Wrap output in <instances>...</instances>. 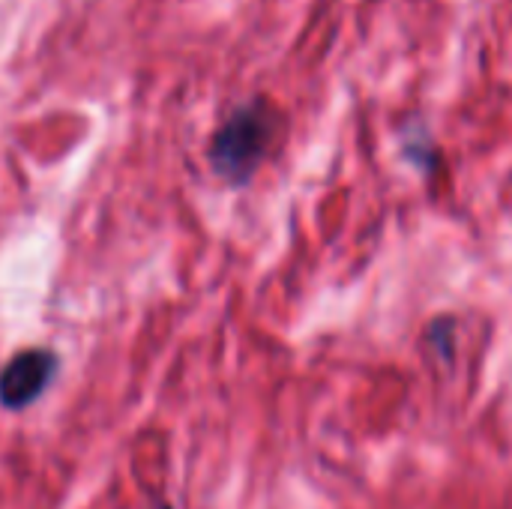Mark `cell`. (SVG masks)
<instances>
[{"instance_id":"obj_4","label":"cell","mask_w":512,"mask_h":509,"mask_svg":"<svg viewBox=\"0 0 512 509\" xmlns=\"http://www.w3.org/2000/svg\"><path fill=\"white\" fill-rule=\"evenodd\" d=\"M426 345H429L444 363H453V357H456V318H450V315L435 318V321L426 327Z\"/></svg>"},{"instance_id":"obj_1","label":"cell","mask_w":512,"mask_h":509,"mask_svg":"<svg viewBox=\"0 0 512 509\" xmlns=\"http://www.w3.org/2000/svg\"><path fill=\"white\" fill-rule=\"evenodd\" d=\"M279 126L282 120L276 108L261 96L234 108L222 120V126L213 132V141H210L213 171L231 186H246L255 177V171L264 165V159L270 156Z\"/></svg>"},{"instance_id":"obj_3","label":"cell","mask_w":512,"mask_h":509,"mask_svg":"<svg viewBox=\"0 0 512 509\" xmlns=\"http://www.w3.org/2000/svg\"><path fill=\"white\" fill-rule=\"evenodd\" d=\"M402 156L420 168V171H432L435 162H438V153H435V144L432 138L426 135V126H411V129H402Z\"/></svg>"},{"instance_id":"obj_5","label":"cell","mask_w":512,"mask_h":509,"mask_svg":"<svg viewBox=\"0 0 512 509\" xmlns=\"http://www.w3.org/2000/svg\"><path fill=\"white\" fill-rule=\"evenodd\" d=\"M153 509H174V507H171V504H165V501H159Z\"/></svg>"},{"instance_id":"obj_2","label":"cell","mask_w":512,"mask_h":509,"mask_svg":"<svg viewBox=\"0 0 512 509\" xmlns=\"http://www.w3.org/2000/svg\"><path fill=\"white\" fill-rule=\"evenodd\" d=\"M57 369H60V360L48 348L18 351L0 369V408H6V411H24L33 402H39L42 393L51 387Z\"/></svg>"}]
</instances>
